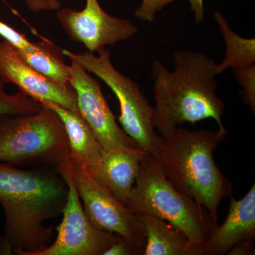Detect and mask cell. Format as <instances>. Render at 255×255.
Wrapping results in <instances>:
<instances>
[{"mask_svg": "<svg viewBox=\"0 0 255 255\" xmlns=\"http://www.w3.org/2000/svg\"><path fill=\"white\" fill-rule=\"evenodd\" d=\"M233 75L243 87L242 97L246 105L255 112V65L233 68Z\"/></svg>", "mask_w": 255, "mask_h": 255, "instance_id": "obj_20", "label": "cell"}, {"mask_svg": "<svg viewBox=\"0 0 255 255\" xmlns=\"http://www.w3.org/2000/svg\"><path fill=\"white\" fill-rule=\"evenodd\" d=\"M145 152L140 148L102 150V167L92 177L126 206Z\"/></svg>", "mask_w": 255, "mask_h": 255, "instance_id": "obj_13", "label": "cell"}, {"mask_svg": "<svg viewBox=\"0 0 255 255\" xmlns=\"http://www.w3.org/2000/svg\"><path fill=\"white\" fill-rule=\"evenodd\" d=\"M70 60V82L76 92L79 112L91 128L102 150L140 148L117 124L99 82L78 61Z\"/></svg>", "mask_w": 255, "mask_h": 255, "instance_id": "obj_9", "label": "cell"}, {"mask_svg": "<svg viewBox=\"0 0 255 255\" xmlns=\"http://www.w3.org/2000/svg\"><path fill=\"white\" fill-rule=\"evenodd\" d=\"M41 106L34 114L0 115V162L57 169L69 159L63 122L54 110Z\"/></svg>", "mask_w": 255, "mask_h": 255, "instance_id": "obj_5", "label": "cell"}, {"mask_svg": "<svg viewBox=\"0 0 255 255\" xmlns=\"http://www.w3.org/2000/svg\"><path fill=\"white\" fill-rule=\"evenodd\" d=\"M136 215L147 234L144 255H204V247L193 246L179 228L154 216Z\"/></svg>", "mask_w": 255, "mask_h": 255, "instance_id": "obj_15", "label": "cell"}, {"mask_svg": "<svg viewBox=\"0 0 255 255\" xmlns=\"http://www.w3.org/2000/svg\"><path fill=\"white\" fill-rule=\"evenodd\" d=\"M81 11L63 8L56 17L72 41L82 43L88 51L95 53L132 38L138 31L130 21L111 16L97 0H85Z\"/></svg>", "mask_w": 255, "mask_h": 255, "instance_id": "obj_10", "label": "cell"}, {"mask_svg": "<svg viewBox=\"0 0 255 255\" xmlns=\"http://www.w3.org/2000/svg\"><path fill=\"white\" fill-rule=\"evenodd\" d=\"M32 52L18 51L23 60L38 73L63 86H70L69 65L65 62L63 50L50 41L36 42Z\"/></svg>", "mask_w": 255, "mask_h": 255, "instance_id": "obj_17", "label": "cell"}, {"mask_svg": "<svg viewBox=\"0 0 255 255\" xmlns=\"http://www.w3.org/2000/svg\"><path fill=\"white\" fill-rule=\"evenodd\" d=\"M28 9L34 13L43 11H58L61 7L60 0H25Z\"/></svg>", "mask_w": 255, "mask_h": 255, "instance_id": "obj_23", "label": "cell"}, {"mask_svg": "<svg viewBox=\"0 0 255 255\" xmlns=\"http://www.w3.org/2000/svg\"><path fill=\"white\" fill-rule=\"evenodd\" d=\"M255 238H248L238 242L228 252V255H255Z\"/></svg>", "mask_w": 255, "mask_h": 255, "instance_id": "obj_24", "label": "cell"}, {"mask_svg": "<svg viewBox=\"0 0 255 255\" xmlns=\"http://www.w3.org/2000/svg\"><path fill=\"white\" fill-rule=\"evenodd\" d=\"M104 255H144V249L134 246L120 236L119 241L107 250Z\"/></svg>", "mask_w": 255, "mask_h": 255, "instance_id": "obj_22", "label": "cell"}, {"mask_svg": "<svg viewBox=\"0 0 255 255\" xmlns=\"http://www.w3.org/2000/svg\"><path fill=\"white\" fill-rule=\"evenodd\" d=\"M176 0H142L140 6L135 9V17L142 21L152 22L155 20V16L166 6ZM191 11L194 14L196 22L201 23L204 20L205 9L204 0H188Z\"/></svg>", "mask_w": 255, "mask_h": 255, "instance_id": "obj_19", "label": "cell"}, {"mask_svg": "<svg viewBox=\"0 0 255 255\" xmlns=\"http://www.w3.org/2000/svg\"><path fill=\"white\" fill-rule=\"evenodd\" d=\"M13 248L5 236H0V255H12Z\"/></svg>", "mask_w": 255, "mask_h": 255, "instance_id": "obj_25", "label": "cell"}, {"mask_svg": "<svg viewBox=\"0 0 255 255\" xmlns=\"http://www.w3.org/2000/svg\"><path fill=\"white\" fill-rule=\"evenodd\" d=\"M66 183L55 168L21 169L0 162V204L5 238L17 255H34L48 248L53 231L45 221L63 213Z\"/></svg>", "mask_w": 255, "mask_h": 255, "instance_id": "obj_1", "label": "cell"}, {"mask_svg": "<svg viewBox=\"0 0 255 255\" xmlns=\"http://www.w3.org/2000/svg\"><path fill=\"white\" fill-rule=\"evenodd\" d=\"M55 111L63 122L70 145V157L86 167L92 176L102 167V150L93 131L80 113L51 102H40Z\"/></svg>", "mask_w": 255, "mask_h": 255, "instance_id": "obj_14", "label": "cell"}, {"mask_svg": "<svg viewBox=\"0 0 255 255\" xmlns=\"http://www.w3.org/2000/svg\"><path fill=\"white\" fill-rule=\"evenodd\" d=\"M0 78L14 84L19 91L38 102H51L79 112L76 92L72 85L63 86L32 68L9 42H0Z\"/></svg>", "mask_w": 255, "mask_h": 255, "instance_id": "obj_11", "label": "cell"}, {"mask_svg": "<svg viewBox=\"0 0 255 255\" xmlns=\"http://www.w3.org/2000/svg\"><path fill=\"white\" fill-rule=\"evenodd\" d=\"M226 44V54L221 63L216 65L217 75L228 68L250 66L255 63V39L242 37L230 26L226 18L219 11L214 14Z\"/></svg>", "mask_w": 255, "mask_h": 255, "instance_id": "obj_16", "label": "cell"}, {"mask_svg": "<svg viewBox=\"0 0 255 255\" xmlns=\"http://www.w3.org/2000/svg\"><path fill=\"white\" fill-rule=\"evenodd\" d=\"M6 83L0 78V115L34 114L41 110L40 102L23 92L18 91L14 95L8 94L5 91Z\"/></svg>", "mask_w": 255, "mask_h": 255, "instance_id": "obj_18", "label": "cell"}, {"mask_svg": "<svg viewBox=\"0 0 255 255\" xmlns=\"http://www.w3.org/2000/svg\"><path fill=\"white\" fill-rule=\"evenodd\" d=\"M255 237V184L243 199L231 196L227 217L204 247V255H224L238 242Z\"/></svg>", "mask_w": 255, "mask_h": 255, "instance_id": "obj_12", "label": "cell"}, {"mask_svg": "<svg viewBox=\"0 0 255 255\" xmlns=\"http://www.w3.org/2000/svg\"><path fill=\"white\" fill-rule=\"evenodd\" d=\"M69 164L74 184L91 222L99 229L118 235L145 249L147 234L137 215L99 184L81 162L69 157Z\"/></svg>", "mask_w": 255, "mask_h": 255, "instance_id": "obj_7", "label": "cell"}, {"mask_svg": "<svg viewBox=\"0 0 255 255\" xmlns=\"http://www.w3.org/2000/svg\"><path fill=\"white\" fill-rule=\"evenodd\" d=\"M0 36L9 42L18 51L32 52L37 48L36 43L28 41L22 33L0 21Z\"/></svg>", "mask_w": 255, "mask_h": 255, "instance_id": "obj_21", "label": "cell"}, {"mask_svg": "<svg viewBox=\"0 0 255 255\" xmlns=\"http://www.w3.org/2000/svg\"><path fill=\"white\" fill-rule=\"evenodd\" d=\"M68 188L63 220L54 243L34 255H104L120 236L96 227L87 217L74 184L69 159L56 169Z\"/></svg>", "mask_w": 255, "mask_h": 255, "instance_id": "obj_8", "label": "cell"}, {"mask_svg": "<svg viewBox=\"0 0 255 255\" xmlns=\"http://www.w3.org/2000/svg\"><path fill=\"white\" fill-rule=\"evenodd\" d=\"M126 206L135 214L154 216L179 228L193 246H205L219 226L204 206L169 182L153 156L147 152Z\"/></svg>", "mask_w": 255, "mask_h": 255, "instance_id": "obj_4", "label": "cell"}, {"mask_svg": "<svg viewBox=\"0 0 255 255\" xmlns=\"http://www.w3.org/2000/svg\"><path fill=\"white\" fill-rule=\"evenodd\" d=\"M173 63V72L159 60L152 64L153 118L159 135L165 136L183 124L208 119L224 127L226 105L216 95V61L201 52L179 50L174 53Z\"/></svg>", "mask_w": 255, "mask_h": 255, "instance_id": "obj_2", "label": "cell"}, {"mask_svg": "<svg viewBox=\"0 0 255 255\" xmlns=\"http://www.w3.org/2000/svg\"><path fill=\"white\" fill-rule=\"evenodd\" d=\"M65 57L78 61L88 73L94 74L110 87L120 105L119 121L123 130L145 152L151 153L158 133L155 131L153 107L140 90V85L114 68L110 50L103 48L95 53H74L63 50Z\"/></svg>", "mask_w": 255, "mask_h": 255, "instance_id": "obj_6", "label": "cell"}, {"mask_svg": "<svg viewBox=\"0 0 255 255\" xmlns=\"http://www.w3.org/2000/svg\"><path fill=\"white\" fill-rule=\"evenodd\" d=\"M228 134L225 127L216 130L177 127L165 136L158 134L150 153L169 182L204 206L217 224L220 204L232 196L233 183L216 165L214 152Z\"/></svg>", "mask_w": 255, "mask_h": 255, "instance_id": "obj_3", "label": "cell"}]
</instances>
